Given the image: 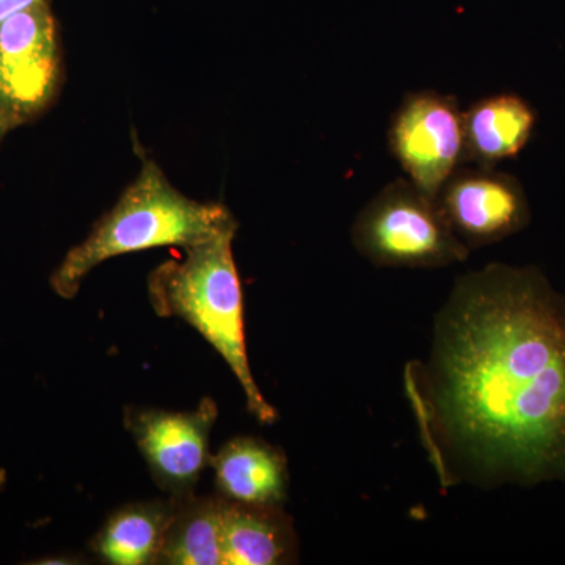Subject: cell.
Here are the masks:
<instances>
[{"label": "cell", "instance_id": "6da1fadb", "mask_svg": "<svg viewBox=\"0 0 565 565\" xmlns=\"http://www.w3.org/2000/svg\"><path fill=\"white\" fill-rule=\"evenodd\" d=\"M404 392L444 489L565 482V294L534 266L457 278Z\"/></svg>", "mask_w": 565, "mask_h": 565}, {"label": "cell", "instance_id": "7a4b0ae2", "mask_svg": "<svg viewBox=\"0 0 565 565\" xmlns=\"http://www.w3.org/2000/svg\"><path fill=\"white\" fill-rule=\"evenodd\" d=\"M140 161L136 180L52 274V289L62 299L76 297L85 278L117 256L162 247L184 250L239 228L225 204L184 195L151 158L141 154Z\"/></svg>", "mask_w": 565, "mask_h": 565}, {"label": "cell", "instance_id": "3957f363", "mask_svg": "<svg viewBox=\"0 0 565 565\" xmlns=\"http://www.w3.org/2000/svg\"><path fill=\"white\" fill-rule=\"evenodd\" d=\"M237 232L184 248V256L159 264L148 277V299L161 318L192 326L217 351L239 382L248 412L262 424L278 419L253 377L244 332L243 288L233 255Z\"/></svg>", "mask_w": 565, "mask_h": 565}, {"label": "cell", "instance_id": "277c9868", "mask_svg": "<svg viewBox=\"0 0 565 565\" xmlns=\"http://www.w3.org/2000/svg\"><path fill=\"white\" fill-rule=\"evenodd\" d=\"M351 236L355 250L379 267L435 269L470 255L437 202L411 180L385 185L356 215Z\"/></svg>", "mask_w": 565, "mask_h": 565}, {"label": "cell", "instance_id": "5b68a950", "mask_svg": "<svg viewBox=\"0 0 565 565\" xmlns=\"http://www.w3.org/2000/svg\"><path fill=\"white\" fill-rule=\"evenodd\" d=\"M61 81V43L50 3L0 22V117L11 129L43 114Z\"/></svg>", "mask_w": 565, "mask_h": 565}, {"label": "cell", "instance_id": "8992f818", "mask_svg": "<svg viewBox=\"0 0 565 565\" xmlns=\"http://www.w3.org/2000/svg\"><path fill=\"white\" fill-rule=\"evenodd\" d=\"M388 145L408 180L437 199L448 178L465 162L459 103L444 93H411L393 115Z\"/></svg>", "mask_w": 565, "mask_h": 565}, {"label": "cell", "instance_id": "52a82bcc", "mask_svg": "<svg viewBox=\"0 0 565 565\" xmlns=\"http://www.w3.org/2000/svg\"><path fill=\"white\" fill-rule=\"evenodd\" d=\"M218 407L204 397L192 412L126 408L125 426L136 440L151 478L170 498L195 493L210 467V438Z\"/></svg>", "mask_w": 565, "mask_h": 565}, {"label": "cell", "instance_id": "ba28073f", "mask_svg": "<svg viewBox=\"0 0 565 565\" xmlns=\"http://www.w3.org/2000/svg\"><path fill=\"white\" fill-rule=\"evenodd\" d=\"M435 202L449 228L470 250L504 241L531 222L525 189L493 167L462 163Z\"/></svg>", "mask_w": 565, "mask_h": 565}, {"label": "cell", "instance_id": "9c48e42d", "mask_svg": "<svg viewBox=\"0 0 565 565\" xmlns=\"http://www.w3.org/2000/svg\"><path fill=\"white\" fill-rule=\"evenodd\" d=\"M215 489L225 500L282 505L288 500V457L258 437H236L211 457Z\"/></svg>", "mask_w": 565, "mask_h": 565}, {"label": "cell", "instance_id": "30bf717a", "mask_svg": "<svg viewBox=\"0 0 565 565\" xmlns=\"http://www.w3.org/2000/svg\"><path fill=\"white\" fill-rule=\"evenodd\" d=\"M223 565L296 563L299 539L282 505L234 503L223 498Z\"/></svg>", "mask_w": 565, "mask_h": 565}, {"label": "cell", "instance_id": "8fae6325", "mask_svg": "<svg viewBox=\"0 0 565 565\" xmlns=\"http://www.w3.org/2000/svg\"><path fill=\"white\" fill-rule=\"evenodd\" d=\"M537 115L512 93L487 96L463 111L465 162L493 167L515 158L533 136Z\"/></svg>", "mask_w": 565, "mask_h": 565}, {"label": "cell", "instance_id": "7c38bea8", "mask_svg": "<svg viewBox=\"0 0 565 565\" xmlns=\"http://www.w3.org/2000/svg\"><path fill=\"white\" fill-rule=\"evenodd\" d=\"M172 511V498L118 509L93 539L92 552L111 565L159 564Z\"/></svg>", "mask_w": 565, "mask_h": 565}, {"label": "cell", "instance_id": "4fadbf2b", "mask_svg": "<svg viewBox=\"0 0 565 565\" xmlns=\"http://www.w3.org/2000/svg\"><path fill=\"white\" fill-rule=\"evenodd\" d=\"M170 498V497H169ZM173 511L167 526L159 564L223 565V498H172Z\"/></svg>", "mask_w": 565, "mask_h": 565}, {"label": "cell", "instance_id": "5bb4252c", "mask_svg": "<svg viewBox=\"0 0 565 565\" xmlns=\"http://www.w3.org/2000/svg\"><path fill=\"white\" fill-rule=\"evenodd\" d=\"M47 2V0H0V22L9 20L13 14L20 13L25 9H31L39 3Z\"/></svg>", "mask_w": 565, "mask_h": 565}, {"label": "cell", "instance_id": "9a60e30c", "mask_svg": "<svg viewBox=\"0 0 565 565\" xmlns=\"http://www.w3.org/2000/svg\"><path fill=\"white\" fill-rule=\"evenodd\" d=\"M9 122L3 120L2 117H0V140H2V137L6 136L7 132L10 131Z\"/></svg>", "mask_w": 565, "mask_h": 565}]
</instances>
